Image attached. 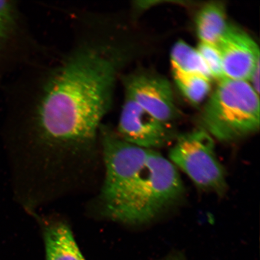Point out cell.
<instances>
[{
    "label": "cell",
    "mask_w": 260,
    "mask_h": 260,
    "mask_svg": "<svg viewBox=\"0 0 260 260\" xmlns=\"http://www.w3.org/2000/svg\"><path fill=\"white\" fill-rule=\"evenodd\" d=\"M73 19L67 48L48 51L25 66L12 106L28 135L53 147L78 148L95 141L135 53L116 14L82 11Z\"/></svg>",
    "instance_id": "obj_1"
},
{
    "label": "cell",
    "mask_w": 260,
    "mask_h": 260,
    "mask_svg": "<svg viewBox=\"0 0 260 260\" xmlns=\"http://www.w3.org/2000/svg\"><path fill=\"white\" fill-rule=\"evenodd\" d=\"M102 201L104 212L117 222H151L183 196L176 167L155 150L146 160L118 162L106 169Z\"/></svg>",
    "instance_id": "obj_2"
},
{
    "label": "cell",
    "mask_w": 260,
    "mask_h": 260,
    "mask_svg": "<svg viewBox=\"0 0 260 260\" xmlns=\"http://www.w3.org/2000/svg\"><path fill=\"white\" fill-rule=\"evenodd\" d=\"M201 123L204 131L220 142L254 134L260 124L259 94L248 81L225 78L208 100Z\"/></svg>",
    "instance_id": "obj_3"
},
{
    "label": "cell",
    "mask_w": 260,
    "mask_h": 260,
    "mask_svg": "<svg viewBox=\"0 0 260 260\" xmlns=\"http://www.w3.org/2000/svg\"><path fill=\"white\" fill-rule=\"evenodd\" d=\"M212 136L203 129L177 136L169 157L201 189L219 195L227 188L226 172L217 157Z\"/></svg>",
    "instance_id": "obj_4"
},
{
    "label": "cell",
    "mask_w": 260,
    "mask_h": 260,
    "mask_svg": "<svg viewBox=\"0 0 260 260\" xmlns=\"http://www.w3.org/2000/svg\"><path fill=\"white\" fill-rule=\"evenodd\" d=\"M124 97L160 121L171 123L179 116L171 84L160 75L142 71L122 75Z\"/></svg>",
    "instance_id": "obj_5"
},
{
    "label": "cell",
    "mask_w": 260,
    "mask_h": 260,
    "mask_svg": "<svg viewBox=\"0 0 260 260\" xmlns=\"http://www.w3.org/2000/svg\"><path fill=\"white\" fill-rule=\"evenodd\" d=\"M116 132L123 141L149 150L164 147L177 138L171 123L156 118L126 97Z\"/></svg>",
    "instance_id": "obj_6"
},
{
    "label": "cell",
    "mask_w": 260,
    "mask_h": 260,
    "mask_svg": "<svg viewBox=\"0 0 260 260\" xmlns=\"http://www.w3.org/2000/svg\"><path fill=\"white\" fill-rule=\"evenodd\" d=\"M226 79L249 82L259 68V48L251 36L229 24L217 44Z\"/></svg>",
    "instance_id": "obj_7"
},
{
    "label": "cell",
    "mask_w": 260,
    "mask_h": 260,
    "mask_svg": "<svg viewBox=\"0 0 260 260\" xmlns=\"http://www.w3.org/2000/svg\"><path fill=\"white\" fill-rule=\"evenodd\" d=\"M24 22L0 14V73L16 64L30 63L44 53Z\"/></svg>",
    "instance_id": "obj_8"
},
{
    "label": "cell",
    "mask_w": 260,
    "mask_h": 260,
    "mask_svg": "<svg viewBox=\"0 0 260 260\" xmlns=\"http://www.w3.org/2000/svg\"><path fill=\"white\" fill-rule=\"evenodd\" d=\"M44 239L46 260H86L66 224L54 223L45 227Z\"/></svg>",
    "instance_id": "obj_9"
},
{
    "label": "cell",
    "mask_w": 260,
    "mask_h": 260,
    "mask_svg": "<svg viewBox=\"0 0 260 260\" xmlns=\"http://www.w3.org/2000/svg\"><path fill=\"white\" fill-rule=\"evenodd\" d=\"M228 25L226 8L222 2L207 3L198 12L196 29L200 42L217 45Z\"/></svg>",
    "instance_id": "obj_10"
},
{
    "label": "cell",
    "mask_w": 260,
    "mask_h": 260,
    "mask_svg": "<svg viewBox=\"0 0 260 260\" xmlns=\"http://www.w3.org/2000/svg\"><path fill=\"white\" fill-rule=\"evenodd\" d=\"M172 72L200 74L212 79L197 48L178 41L171 51Z\"/></svg>",
    "instance_id": "obj_11"
},
{
    "label": "cell",
    "mask_w": 260,
    "mask_h": 260,
    "mask_svg": "<svg viewBox=\"0 0 260 260\" xmlns=\"http://www.w3.org/2000/svg\"><path fill=\"white\" fill-rule=\"evenodd\" d=\"M178 89L191 103L203 102L211 90V79L200 74L172 72Z\"/></svg>",
    "instance_id": "obj_12"
},
{
    "label": "cell",
    "mask_w": 260,
    "mask_h": 260,
    "mask_svg": "<svg viewBox=\"0 0 260 260\" xmlns=\"http://www.w3.org/2000/svg\"><path fill=\"white\" fill-rule=\"evenodd\" d=\"M197 50L209 70L212 79L220 81L225 79L222 68V61L217 45L200 42Z\"/></svg>",
    "instance_id": "obj_13"
},
{
    "label": "cell",
    "mask_w": 260,
    "mask_h": 260,
    "mask_svg": "<svg viewBox=\"0 0 260 260\" xmlns=\"http://www.w3.org/2000/svg\"><path fill=\"white\" fill-rule=\"evenodd\" d=\"M161 260H186L183 258V256L178 254H174L169 255L167 257Z\"/></svg>",
    "instance_id": "obj_14"
}]
</instances>
